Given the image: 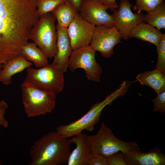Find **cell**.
Segmentation results:
<instances>
[{
    "label": "cell",
    "mask_w": 165,
    "mask_h": 165,
    "mask_svg": "<svg viewBox=\"0 0 165 165\" xmlns=\"http://www.w3.org/2000/svg\"><path fill=\"white\" fill-rule=\"evenodd\" d=\"M21 89L22 103L28 117L45 115L51 112L55 107L56 94L41 90L24 82Z\"/></svg>",
    "instance_id": "5"
},
{
    "label": "cell",
    "mask_w": 165,
    "mask_h": 165,
    "mask_svg": "<svg viewBox=\"0 0 165 165\" xmlns=\"http://www.w3.org/2000/svg\"><path fill=\"white\" fill-rule=\"evenodd\" d=\"M2 165V163L0 161V165Z\"/></svg>",
    "instance_id": "32"
},
{
    "label": "cell",
    "mask_w": 165,
    "mask_h": 165,
    "mask_svg": "<svg viewBox=\"0 0 165 165\" xmlns=\"http://www.w3.org/2000/svg\"><path fill=\"white\" fill-rule=\"evenodd\" d=\"M162 34L157 28L143 22L135 26L131 31L129 38H134L148 42L158 46Z\"/></svg>",
    "instance_id": "17"
},
{
    "label": "cell",
    "mask_w": 165,
    "mask_h": 165,
    "mask_svg": "<svg viewBox=\"0 0 165 165\" xmlns=\"http://www.w3.org/2000/svg\"><path fill=\"white\" fill-rule=\"evenodd\" d=\"M88 138L91 157L101 155L106 157L119 152L126 153L140 150L136 142H126L116 138L111 129L104 123L96 135L88 136Z\"/></svg>",
    "instance_id": "4"
},
{
    "label": "cell",
    "mask_w": 165,
    "mask_h": 165,
    "mask_svg": "<svg viewBox=\"0 0 165 165\" xmlns=\"http://www.w3.org/2000/svg\"><path fill=\"white\" fill-rule=\"evenodd\" d=\"M135 5L133 7L134 11H138V13H140L142 11L147 12L152 10L162 3L163 0H135Z\"/></svg>",
    "instance_id": "23"
},
{
    "label": "cell",
    "mask_w": 165,
    "mask_h": 165,
    "mask_svg": "<svg viewBox=\"0 0 165 165\" xmlns=\"http://www.w3.org/2000/svg\"><path fill=\"white\" fill-rule=\"evenodd\" d=\"M32 65V63L20 55L9 60L3 65L0 71V82L6 86L10 84L13 76L22 72Z\"/></svg>",
    "instance_id": "16"
},
{
    "label": "cell",
    "mask_w": 165,
    "mask_h": 165,
    "mask_svg": "<svg viewBox=\"0 0 165 165\" xmlns=\"http://www.w3.org/2000/svg\"><path fill=\"white\" fill-rule=\"evenodd\" d=\"M8 108V104L4 100L0 101V125L6 128L8 127V123L4 115Z\"/></svg>",
    "instance_id": "27"
},
{
    "label": "cell",
    "mask_w": 165,
    "mask_h": 165,
    "mask_svg": "<svg viewBox=\"0 0 165 165\" xmlns=\"http://www.w3.org/2000/svg\"><path fill=\"white\" fill-rule=\"evenodd\" d=\"M20 55L28 61L33 63L38 68L49 64L48 58L32 42H28L23 46Z\"/></svg>",
    "instance_id": "19"
},
{
    "label": "cell",
    "mask_w": 165,
    "mask_h": 165,
    "mask_svg": "<svg viewBox=\"0 0 165 165\" xmlns=\"http://www.w3.org/2000/svg\"><path fill=\"white\" fill-rule=\"evenodd\" d=\"M95 26L76 13L67 28L72 50L90 45Z\"/></svg>",
    "instance_id": "12"
},
{
    "label": "cell",
    "mask_w": 165,
    "mask_h": 165,
    "mask_svg": "<svg viewBox=\"0 0 165 165\" xmlns=\"http://www.w3.org/2000/svg\"><path fill=\"white\" fill-rule=\"evenodd\" d=\"M158 59L156 68L165 74V34H163L158 46L156 47Z\"/></svg>",
    "instance_id": "24"
},
{
    "label": "cell",
    "mask_w": 165,
    "mask_h": 165,
    "mask_svg": "<svg viewBox=\"0 0 165 165\" xmlns=\"http://www.w3.org/2000/svg\"><path fill=\"white\" fill-rule=\"evenodd\" d=\"M57 51L52 64L64 72L68 68L69 57L72 51L67 32V28L56 26Z\"/></svg>",
    "instance_id": "13"
},
{
    "label": "cell",
    "mask_w": 165,
    "mask_h": 165,
    "mask_svg": "<svg viewBox=\"0 0 165 165\" xmlns=\"http://www.w3.org/2000/svg\"><path fill=\"white\" fill-rule=\"evenodd\" d=\"M39 18L35 5L28 0H0V71L20 55Z\"/></svg>",
    "instance_id": "1"
},
{
    "label": "cell",
    "mask_w": 165,
    "mask_h": 165,
    "mask_svg": "<svg viewBox=\"0 0 165 165\" xmlns=\"http://www.w3.org/2000/svg\"><path fill=\"white\" fill-rule=\"evenodd\" d=\"M103 5L108 6L111 10L113 11L115 9H118L119 6L116 0H98Z\"/></svg>",
    "instance_id": "29"
},
{
    "label": "cell",
    "mask_w": 165,
    "mask_h": 165,
    "mask_svg": "<svg viewBox=\"0 0 165 165\" xmlns=\"http://www.w3.org/2000/svg\"><path fill=\"white\" fill-rule=\"evenodd\" d=\"M65 2V0H36L35 6L39 17L51 12L58 5Z\"/></svg>",
    "instance_id": "22"
},
{
    "label": "cell",
    "mask_w": 165,
    "mask_h": 165,
    "mask_svg": "<svg viewBox=\"0 0 165 165\" xmlns=\"http://www.w3.org/2000/svg\"><path fill=\"white\" fill-rule=\"evenodd\" d=\"M56 20L51 12L42 16L31 28L29 36V39L49 59L53 58L57 51Z\"/></svg>",
    "instance_id": "6"
},
{
    "label": "cell",
    "mask_w": 165,
    "mask_h": 165,
    "mask_svg": "<svg viewBox=\"0 0 165 165\" xmlns=\"http://www.w3.org/2000/svg\"><path fill=\"white\" fill-rule=\"evenodd\" d=\"M89 165H109L106 157L98 155L91 157Z\"/></svg>",
    "instance_id": "28"
},
{
    "label": "cell",
    "mask_w": 165,
    "mask_h": 165,
    "mask_svg": "<svg viewBox=\"0 0 165 165\" xmlns=\"http://www.w3.org/2000/svg\"><path fill=\"white\" fill-rule=\"evenodd\" d=\"M122 153L126 165H165V155L156 147L147 152L135 150Z\"/></svg>",
    "instance_id": "14"
},
{
    "label": "cell",
    "mask_w": 165,
    "mask_h": 165,
    "mask_svg": "<svg viewBox=\"0 0 165 165\" xmlns=\"http://www.w3.org/2000/svg\"><path fill=\"white\" fill-rule=\"evenodd\" d=\"M95 52L90 45L73 50L68 62L70 71L73 72L78 68L83 69L88 80L100 82L102 71L96 61Z\"/></svg>",
    "instance_id": "8"
},
{
    "label": "cell",
    "mask_w": 165,
    "mask_h": 165,
    "mask_svg": "<svg viewBox=\"0 0 165 165\" xmlns=\"http://www.w3.org/2000/svg\"><path fill=\"white\" fill-rule=\"evenodd\" d=\"M124 88L120 86L116 90L107 96L101 101L92 106L90 110L79 119L67 125L57 127L56 131L66 138L75 136L85 130L92 132L100 120L102 111L107 105L111 104L117 98L125 95Z\"/></svg>",
    "instance_id": "3"
},
{
    "label": "cell",
    "mask_w": 165,
    "mask_h": 165,
    "mask_svg": "<svg viewBox=\"0 0 165 165\" xmlns=\"http://www.w3.org/2000/svg\"><path fill=\"white\" fill-rule=\"evenodd\" d=\"M71 140L76 147L71 152L67 165H89L91 156L88 136L81 133L75 136Z\"/></svg>",
    "instance_id": "15"
},
{
    "label": "cell",
    "mask_w": 165,
    "mask_h": 165,
    "mask_svg": "<svg viewBox=\"0 0 165 165\" xmlns=\"http://www.w3.org/2000/svg\"><path fill=\"white\" fill-rule=\"evenodd\" d=\"M36 0H28L30 2L35 5V3Z\"/></svg>",
    "instance_id": "31"
},
{
    "label": "cell",
    "mask_w": 165,
    "mask_h": 165,
    "mask_svg": "<svg viewBox=\"0 0 165 165\" xmlns=\"http://www.w3.org/2000/svg\"><path fill=\"white\" fill-rule=\"evenodd\" d=\"M72 142L54 131L34 143L29 154L30 165H58L67 163Z\"/></svg>",
    "instance_id": "2"
},
{
    "label": "cell",
    "mask_w": 165,
    "mask_h": 165,
    "mask_svg": "<svg viewBox=\"0 0 165 165\" xmlns=\"http://www.w3.org/2000/svg\"><path fill=\"white\" fill-rule=\"evenodd\" d=\"M109 8L98 0H85L79 13L86 20L94 25H103L108 28L115 26V22L106 11Z\"/></svg>",
    "instance_id": "11"
},
{
    "label": "cell",
    "mask_w": 165,
    "mask_h": 165,
    "mask_svg": "<svg viewBox=\"0 0 165 165\" xmlns=\"http://www.w3.org/2000/svg\"><path fill=\"white\" fill-rule=\"evenodd\" d=\"M133 5L129 0H121L118 9H114L111 15L115 21L114 26L120 33L121 38L127 40L133 29L143 22L144 15L142 13H133Z\"/></svg>",
    "instance_id": "9"
},
{
    "label": "cell",
    "mask_w": 165,
    "mask_h": 165,
    "mask_svg": "<svg viewBox=\"0 0 165 165\" xmlns=\"http://www.w3.org/2000/svg\"><path fill=\"white\" fill-rule=\"evenodd\" d=\"M65 2L74 6L79 12L80 8L85 0H65Z\"/></svg>",
    "instance_id": "30"
},
{
    "label": "cell",
    "mask_w": 165,
    "mask_h": 165,
    "mask_svg": "<svg viewBox=\"0 0 165 165\" xmlns=\"http://www.w3.org/2000/svg\"><path fill=\"white\" fill-rule=\"evenodd\" d=\"M51 13L57 20V25L67 28L79 12L72 5L65 2L58 5Z\"/></svg>",
    "instance_id": "20"
},
{
    "label": "cell",
    "mask_w": 165,
    "mask_h": 165,
    "mask_svg": "<svg viewBox=\"0 0 165 165\" xmlns=\"http://www.w3.org/2000/svg\"><path fill=\"white\" fill-rule=\"evenodd\" d=\"M136 78L141 85L152 88L157 94L165 90V74L158 69L140 73Z\"/></svg>",
    "instance_id": "18"
},
{
    "label": "cell",
    "mask_w": 165,
    "mask_h": 165,
    "mask_svg": "<svg viewBox=\"0 0 165 165\" xmlns=\"http://www.w3.org/2000/svg\"><path fill=\"white\" fill-rule=\"evenodd\" d=\"M144 15L143 22L159 30L165 28V3L163 2L154 9Z\"/></svg>",
    "instance_id": "21"
},
{
    "label": "cell",
    "mask_w": 165,
    "mask_h": 165,
    "mask_svg": "<svg viewBox=\"0 0 165 165\" xmlns=\"http://www.w3.org/2000/svg\"><path fill=\"white\" fill-rule=\"evenodd\" d=\"M153 104V112H165V90L157 94V97L151 100Z\"/></svg>",
    "instance_id": "25"
},
{
    "label": "cell",
    "mask_w": 165,
    "mask_h": 165,
    "mask_svg": "<svg viewBox=\"0 0 165 165\" xmlns=\"http://www.w3.org/2000/svg\"><path fill=\"white\" fill-rule=\"evenodd\" d=\"M119 32L114 26L108 28L103 25L96 26L90 45L96 51L99 52L106 58L114 53L113 48L121 43Z\"/></svg>",
    "instance_id": "10"
},
{
    "label": "cell",
    "mask_w": 165,
    "mask_h": 165,
    "mask_svg": "<svg viewBox=\"0 0 165 165\" xmlns=\"http://www.w3.org/2000/svg\"><path fill=\"white\" fill-rule=\"evenodd\" d=\"M109 165H126L122 152H119L106 157Z\"/></svg>",
    "instance_id": "26"
},
{
    "label": "cell",
    "mask_w": 165,
    "mask_h": 165,
    "mask_svg": "<svg viewBox=\"0 0 165 165\" xmlns=\"http://www.w3.org/2000/svg\"><path fill=\"white\" fill-rule=\"evenodd\" d=\"M26 70V76L24 82L56 94L63 90L64 86V72L52 64L36 69L30 67Z\"/></svg>",
    "instance_id": "7"
}]
</instances>
